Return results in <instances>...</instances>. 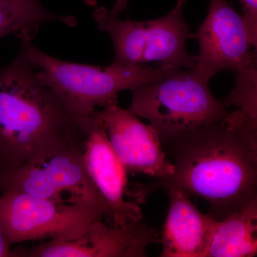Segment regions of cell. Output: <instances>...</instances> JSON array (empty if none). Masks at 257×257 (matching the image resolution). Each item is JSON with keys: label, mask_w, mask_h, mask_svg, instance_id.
Returning <instances> with one entry per match:
<instances>
[{"label": "cell", "mask_w": 257, "mask_h": 257, "mask_svg": "<svg viewBox=\"0 0 257 257\" xmlns=\"http://www.w3.org/2000/svg\"><path fill=\"white\" fill-rule=\"evenodd\" d=\"M187 0H178L165 16L147 21L121 20L104 7L96 8L94 20L114 44L113 64L124 67L159 62L165 71L192 69L197 57L187 50L186 42L194 38L183 18Z\"/></svg>", "instance_id": "obj_5"}, {"label": "cell", "mask_w": 257, "mask_h": 257, "mask_svg": "<svg viewBox=\"0 0 257 257\" xmlns=\"http://www.w3.org/2000/svg\"><path fill=\"white\" fill-rule=\"evenodd\" d=\"M209 83L191 69L167 71L160 78L133 89L128 110L150 121L165 145L229 115L226 106L213 95Z\"/></svg>", "instance_id": "obj_4"}, {"label": "cell", "mask_w": 257, "mask_h": 257, "mask_svg": "<svg viewBox=\"0 0 257 257\" xmlns=\"http://www.w3.org/2000/svg\"><path fill=\"white\" fill-rule=\"evenodd\" d=\"M128 3V0H116L111 9L109 10V14L119 18L121 13L127 9Z\"/></svg>", "instance_id": "obj_18"}, {"label": "cell", "mask_w": 257, "mask_h": 257, "mask_svg": "<svg viewBox=\"0 0 257 257\" xmlns=\"http://www.w3.org/2000/svg\"><path fill=\"white\" fill-rule=\"evenodd\" d=\"M83 161L89 178L105 203L107 224L122 226L143 220L140 207L125 199L128 173L111 147L99 111L88 130Z\"/></svg>", "instance_id": "obj_10"}, {"label": "cell", "mask_w": 257, "mask_h": 257, "mask_svg": "<svg viewBox=\"0 0 257 257\" xmlns=\"http://www.w3.org/2000/svg\"><path fill=\"white\" fill-rule=\"evenodd\" d=\"M160 236L155 227L143 220L122 226L98 220L76 239L48 241L14 251L17 257H145L150 244L160 242Z\"/></svg>", "instance_id": "obj_9"}, {"label": "cell", "mask_w": 257, "mask_h": 257, "mask_svg": "<svg viewBox=\"0 0 257 257\" xmlns=\"http://www.w3.org/2000/svg\"><path fill=\"white\" fill-rule=\"evenodd\" d=\"M84 1L86 4L91 7L96 6L97 4V0H84Z\"/></svg>", "instance_id": "obj_19"}, {"label": "cell", "mask_w": 257, "mask_h": 257, "mask_svg": "<svg viewBox=\"0 0 257 257\" xmlns=\"http://www.w3.org/2000/svg\"><path fill=\"white\" fill-rule=\"evenodd\" d=\"M167 192L170 207L160 239L161 256H204L216 219L197 209L191 202L190 196L183 191L170 189Z\"/></svg>", "instance_id": "obj_12"}, {"label": "cell", "mask_w": 257, "mask_h": 257, "mask_svg": "<svg viewBox=\"0 0 257 257\" xmlns=\"http://www.w3.org/2000/svg\"><path fill=\"white\" fill-rule=\"evenodd\" d=\"M194 38L199 42V54L191 69L205 82L222 71L235 74L256 65L243 17L227 0H209L207 17Z\"/></svg>", "instance_id": "obj_8"}, {"label": "cell", "mask_w": 257, "mask_h": 257, "mask_svg": "<svg viewBox=\"0 0 257 257\" xmlns=\"http://www.w3.org/2000/svg\"><path fill=\"white\" fill-rule=\"evenodd\" d=\"M103 218L104 209L91 203L57 202L18 192L0 196V225L12 246L35 240L76 239Z\"/></svg>", "instance_id": "obj_6"}, {"label": "cell", "mask_w": 257, "mask_h": 257, "mask_svg": "<svg viewBox=\"0 0 257 257\" xmlns=\"http://www.w3.org/2000/svg\"><path fill=\"white\" fill-rule=\"evenodd\" d=\"M0 257H17L10 244L3 227L0 225Z\"/></svg>", "instance_id": "obj_17"}, {"label": "cell", "mask_w": 257, "mask_h": 257, "mask_svg": "<svg viewBox=\"0 0 257 257\" xmlns=\"http://www.w3.org/2000/svg\"><path fill=\"white\" fill-rule=\"evenodd\" d=\"M21 43V50L36 69L37 80L62 99L87 133L98 106L118 99L121 91H133L167 72L159 65L124 67L111 63L104 67L73 63L47 55L31 40Z\"/></svg>", "instance_id": "obj_3"}, {"label": "cell", "mask_w": 257, "mask_h": 257, "mask_svg": "<svg viewBox=\"0 0 257 257\" xmlns=\"http://www.w3.org/2000/svg\"><path fill=\"white\" fill-rule=\"evenodd\" d=\"M257 199L215 221L203 257H251L257 253Z\"/></svg>", "instance_id": "obj_13"}, {"label": "cell", "mask_w": 257, "mask_h": 257, "mask_svg": "<svg viewBox=\"0 0 257 257\" xmlns=\"http://www.w3.org/2000/svg\"><path fill=\"white\" fill-rule=\"evenodd\" d=\"M115 153L128 174H144L157 179L170 177L174 167L162 149L155 128L120 107L118 99L108 101L99 111Z\"/></svg>", "instance_id": "obj_11"}, {"label": "cell", "mask_w": 257, "mask_h": 257, "mask_svg": "<svg viewBox=\"0 0 257 257\" xmlns=\"http://www.w3.org/2000/svg\"><path fill=\"white\" fill-rule=\"evenodd\" d=\"M235 77L236 87L221 102L226 107L237 108V111L229 113V119L257 137L256 65L235 73Z\"/></svg>", "instance_id": "obj_15"}, {"label": "cell", "mask_w": 257, "mask_h": 257, "mask_svg": "<svg viewBox=\"0 0 257 257\" xmlns=\"http://www.w3.org/2000/svg\"><path fill=\"white\" fill-rule=\"evenodd\" d=\"M49 21L77 25L75 17L51 13L40 0H0V38L13 34L21 41H32L40 25Z\"/></svg>", "instance_id": "obj_14"}, {"label": "cell", "mask_w": 257, "mask_h": 257, "mask_svg": "<svg viewBox=\"0 0 257 257\" xmlns=\"http://www.w3.org/2000/svg\"><path fill=\"white\" fill-rule=\"evenodd\" d=\"M87 135L62 99L37 80L23 51L0 68V170L84 145Z\"/></svg>", "instance_id": "obj_2"}, {"label": "cell", "mask_w": 257, "mask_h": 257, "mask_svg": "<svg viewBox=\"0 0 257 257\" xmlns=\"http://www.w3.org/2000/svg\"><path fill=\"white\" fill-rule=\"evenodd\" d=\"M243 18L253 47L257 46V0H241Z\"/></svg>", "instance_id": "obj_16"}, {"label": "cell", "mask_w": 257, "mask_h": 257, "mask_svg": "<svg viewBox=\"0 0 257 257\" xmlns=\"http://www.w3.org/2000/svg\"><path fill=\"white\" fill-rule=\"evenodd\" d=\"M84 145L69 147L43 160L0 170V192H18L57 202L106 204L83 161Z\"/></svg>", "instance_id": "obj_7"}, {"label": "cell", "mask_w": 257, "mask_h": 257, "mask_svg": "<svg viewBox=\"0 0 257 257\" xmlns=\"http://www.w3.org/2000/svg\"><path fill=\"white\" fill-rule=\"evenodd\" d=\"M226 118L165 144L173 174L149 190L179 189L202 198L217 221L257 199V139Z\"/></svg>", "instance_id": "obj_1"}]
</instances>
